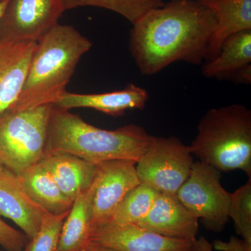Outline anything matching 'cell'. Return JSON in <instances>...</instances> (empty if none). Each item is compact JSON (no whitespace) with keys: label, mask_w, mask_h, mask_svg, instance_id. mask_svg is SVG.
I'll return each instance as SVG.
<instances>
[{"label":"cell","mask_w":251,"mask_h":251,"mask_svg":"<svg viewBox=\"0 0 251 251\" xmlns=\"http://www.w3.org/2000/svg\"><path fill=\"white\" fill-rule=\"evenodd\" d=\"M217 25L215 13L196 0H171L132 25L129 50L140 74L153 75L176 62L200 65Z\"/></svg>","instance_id":"1"},{"label":"cell","mask_w":251,"mask_h":251,"mask_svg":"<svg viewBox=\"0 0 251 251\" xmlns=\"http://www.w3.org/2000/svg\"><path fill=\"white\" fill-rule=\"evenodd\" d=\"M152 138L140 126L102 129L84 121L80 115L52 105L45 153L63 151L94 164L117 159L137 163Z\"/></svg>","instance_id":"2"},{"label":"cell","mask_w":251,"mask_h":251,"mask_svg":"<svg viewBox=\"0 0 251 251\" xmlns=\"http://www.w3.org/2000/svg\"><path fill=\"white\" fill-rule=\"evenodd\" d=\"M92 42L69 25H57L36 42L25 82L17 101L10 108L53 105L66 87Z\"/></svg>","instance_id":"3"},{"label":"cell","mask_w":251,"mask_h":251,"mask_svg":"<svg viewBox=\"0 0 251 251\" xmlns=\"http://www.w3.org/2000/svg\"><path fill=\"white\" fill-rule=\"evenodd\" d=\"M189 145L193 156L222 172L244 171L251 178V110L231 104L208 110Z\"/></svg>","instance_id":"4"},{"label":"cell","mask_w":251,"mask_h":251,"mask_svg":"<svg viewBox=\"0 0 251 251\" xmlns=\"http://www.w3.org/2000/svg\"><path fill=\"white\" fill-rule=\"evenodd\" d=\"M52 105L9 108L0 115V163L20 175L45 154Z\"/></svg>","instance_id":"5"},{"label":"cell","mask_w":251,"mask_h":251,"mask_svg":"<svg viewBox=\"0 0 251 251\" xmlns=\"http://www.w3.org/2000/svg\"><path fill=\"white\" fill-rule=\"evenodd\" d=\"M221 172L200 161L194 162L186 181L176 193L180 202L206 228L221 232L229 221L230 193L221 182Z\"/></svg>","instance_id":"6"},{"label":"cell","mask_w":251,"mask_h":251,"mask_svg":"<svg viewBox=\"0 0 251 251\" xmlns=\"http://www.w3.org/2000/svg\"><path fill=\"white\" fill-rule=\"evenodd\" d=\"M194 163L189 146L176 137L153 136L136 163L140 183L158 192L176 194L188 179Z\"/></svg>","instance_id":"7"},{"label":"cell","mask_w":251,"mask_h":251,"mask_svg":"<svg viewBox=\"0 0 251 251\" xmlns=\"http://www.w3.org/2000/svg\"><path fill=\"white\" fill-rule=\"evenodd\" d=\"M64 11L60 0H7L0 18V41L36 43Z\"/></svg>","instance_id":"8"},{"label":"cell","mask_w":251,"mask_h":251,"mask_svg":"<svg viewBox=\"0 0 251 251\" xmlns=\"http://www.w3.org/2000/svg\"><path fill=\"white\" fill-rule=\"evenodd\" d=\"M92 226L105 222L131 190L140 184L136 162L117 159L97 164Z\"/></svg>","instance_id":"9"},{"label":"cell","mask_w":251,"mask_h":251,"mask_svg":"<svg viewBox=\"0 0 251 251\" xmlns=\"http://www.w3.org/2000/svg\"><path fill=\"white\" fill-rule=\"evenodd\" d=\"M90 241L120 251H191L193 242L155 233L138 225L92 226Z\"/></svg>","instance_id":"10"},{"label":"cell","mask_w":251,"mask_h":251,"mask_svg":"<svg viewBox=\"0 0 251 251\" xmlns=\"http://www.w3.org/2000/svg\"><path fill=\"white\" fill-rule=\"evenodd\" d=\"M138 226L173 239L193 242L197 239L198 219L186 209L176 194L158 192L147 216Z\"/></svg>","instance_id":"11"},{"label":"cell","mask_w":251,"mask_h":251,"mask_svg":"<svg viewBox=\"0 0 251 251\" xmlns=\"http://www.w3.org/2000/svg\"><path fill=\"white\" fill-rule=\"evenodd\" d=\"M47 213L28 196L19 176L5 169L0 175V216L14 221L31 239Z\"/></svg>","instance_id":"12"},{"label":"cell","mask_w":251,"mask_h":251,"mask_svg":"<svg viewBox=\"0 0 251 251\" xmlns=\"http://www.w3.org/2000/svg\"><path fill=\"white\" fill-rule=\"evenodd\" d=\"M150 96L143 87L128 84L123 90L101 94H75L64 92L53 104L57 108H92L114 117L122 116L130 109L143 110Z\"/></svg>","instance_id":"13"},{"label":"cell","mask_w":251,"mask_h":251,"mask_svg":"<svg viewBox=\"0 0 251 251\" xmlns=\"http://www.w3.org/2000/svg\"><path fill=\"white\" fill-rule=\"evenodd\" d=\"M36 44L0 41V115L19 98Z\"/></svg>","instance_id":"14"},{"label":"cell","mask_w":251,"mask_h":251,"mask_svg":"<svg viewBox=\"0 0 251 251\" xmlns=\"http://www.w3.org/2000/svg\"><path fill=\"white\" fill-rule=\"evenodd\" d=\"M39 163L73 201L92 186L97 174V164L63 151L46 153Z\"/></svg>","instance_id":"15"},{"label":"cell","mask_w":251,"mask_h":251,"mask_svg":"<svg viewBox=\"0 0 251 251\" xmlns=\"http://www.w3.org/2000/svg\"><path fill=\"white\" fill-rule=\"evenodd\" d=\"M212 10L217 25L208 46L205 62L219 55L224 41L241 31L251 30V0H196Z\"/></svg>","instance_id":"16"},{"label":"cell","mask_w":251,"mask_h":251,"mask_svg":"<svg viewBox=\"0 0 251 251\" xmlns=\"http://www.w3.org/2000/svg\"><path fill=\"white\" fill-rule=\"evenodd\" d=\"M25 191L48 213L60 215L70 211L74 201L61 191L52 175L37 163L18 175Z\"/></svg>","instance_id":"17"},{"label":"cell","mask_w":251,"mask_h":251,"mask_svg":"<svg viewBox=\"0 0 251 251\" xmlns=\"http://www.w3.org/2000/svg\"><path fill=\"white\" fill-rule=\"evenodd\" d=\"M251 65V30L241 31L227 38L219 55L202 66L203 76L233 80L238 73Z\"/></svg>","instance_id":"18"},{"label":"cell","mask_w":251,"mask_h":251,"mask_svg":"<svg viewBox=\"0 0 251 251\" xmlns=\"http://www.w3.org/2000/svg\"><path fill=\"white\" fill-rule=\"evenodd\" d=\"M94 183V182H93ZM94 184L75 198L63 224L57 251H84L90 242Z\"/></svg>","instance_id":"19"},{"label":"cell","mask_w":251,"mask_h":251,"mask_svg":"<svg viewBox=\"0 0 251 251\" xmlns=\"http://www.w3.org/2000/svg\"><path fill=\"white\" fill-rule=\"evenodd\" d=\"M158 193L154 188L140 183L125 196L112 215L103 223L115 225L138 224L148 214Z\"/></svg>","instance_id":"20"},{"label":"cell","mask_w":251,"mask_h":251,"mask_svg":"<svg viewBox=\"0 0 251 251\" xmlns=\"http://www.w3.org/2000/svg\"><path fill=\"white\" fill-rule=\"evenodd\" d=\"M64 11L82 6L110 10L134 24L150 10L164 5L163 0H60Z\"/></svg>","instance_id":"21"},{"label":"cell","mask_w":251,"mask_h":251,"mask_svg":"<svg viewBox=\"0 0 251 251\" xmlns=\"http://www.w3.org/2000/svg\"><path fill=\"white\" fill-rule=\"evenodd\" d=\"M228 216L233 220L237 234L251 243V178L230 193Z\"/></svg>","instance_id":"22"},{"label":"cell","mask_w":251,"mask_h":251,"mask_svg":"<svg viewBox=\"0 0 251 251\" xmlns=\"http://www.w3.org/2000/svg\"><path fill=\"white\" fill-rule=\"evenodd\" d=\"M69 213L46 214L39 232L29 239L22 251H57L61 229Z\"/></svg>","instance_id":"23"},{"label":"cell","mask_w":251,"mask_h":251,"mask_svg":"<svg viewBox=\"0 0 251 251\" xmlns=\"http://www.w3.org/2000/svg\"><path fill=\"white\" fill-rule=\"evenodd\" d=\"M23 232L18 230L0 218V246L6 251H22L29 242Z\"/></svg>","instance_id":"24"},{"label":"cell","mask_w":251,"mask_h":251,"mask_svg":"<svg viewBox=\"0 0 251 251\" xmlns=\"http://www.w3.org/2000/svg\"><path fill=\"white\" fill-rule=\"evenodd\" d=\"M212 247L218 251H251V243L236 236H231L227 242L220 239L214 240Z\"/></svg>","instance_id":"25"},{"label":"cell","mask_w":251,"mask_h":251,"mask_svg":"<svg viewBox=\"0 0 251 251\" xmlns=\"http://www.w3.org/2000/svg\"><path fill=\"white\" fill-rule=\"evenodd\" d=\"M191 251H214V249L212 244H211L204 236H201L193 241Z\"/></svg>","instance_id":"26"},{"label":"cell","mask_w":251,"mask_h":251,"mask_svg":"<svg viewBox=\"0 0 251 251\" xmlns=\"http://www.w3.org/2000/svg\"><path fill=\"white\" fill-rule=\"evenodd\" d=\"M120 251L116 249H112V248L105 247L99 243L92 242L90 241L86 246L85 251Z\"/></svg>","instance_id":"27"},{"label":"cell","mask_w":251,"mask_h":251,"mask_svg":"<svg viewBox=\"0 0 251 251\" xmlns=\"http://www.w3.org/2000/svg\"><path fill=\"white\" fill-rule=\"evenodd\" d=\"M6 2H7V0H3V1L0 2V18H1L3 12H4L5 7H6Z\"/></svg>","instance_id":"28"},{"label":"cell","mask_w":251,"mask_h":251,"mask_svg":"<svg viewBox=\"0 0 251 251\" xmlns=\"http://www.w3.org/2000/svg\"><path fill=\"white\" fill-rule=\"evenodd\" d=\"M5 168L3 167L2 165L0 163V175L2 174L3 172L4 171Z\"/></svg>","instance_id":"29"},{"label":"cell","mask_w":251,"mask_h":251,"mask_svg":"<svg viewBox=\"0 0 251 251\" xmlns=\"http://www.w3.org/2000/svg\"><path fill=\"white\" fill-rule=\"evenodd\" d=\"M1 1H3V0H0V2H1Z\"/></svg>","instance_id":"30"}]
</instances>
